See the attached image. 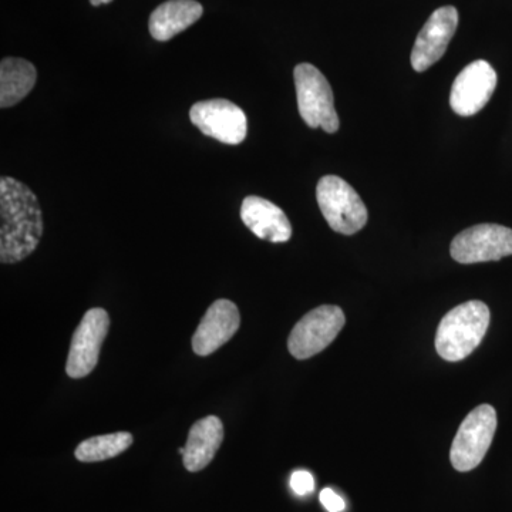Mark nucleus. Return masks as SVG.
Here are the masks:
<instances>
[{
	"mask_svg": "<svg viewBox=\"0 0 512 512\" xmlns=\"http://www.w3.org/2000/svg\"><path fill=\"white\" fill-rule=\"evenodd\" d=\"M36 67L19 57H6L0 63V107L16 106L35 87Z\"/></svg>",
	"mask_w": 512,
	"mask_h": 512,
	"instance_id": "obj_16",
	"label": "nucleus"
},
{
	"mask_svg": "<svg viewBox=\"0 0 512 512\" xmlns=\"http://www.w3.org/2000/svg\"><path fill=\"white\" fill-rule=\"evenodd\" d=\"M241 325L237 305L228 299L212 303L192 336V350L198 356H210L234 338Z\"/></svg>",
	"mask_w": 512,
	"mask_h": 512,
	"instance_id": "obj_12",
	"label": "nucleus"
},
{
	"mask_svg": "<svg viewBox=\"0 0 512 512\" xmlns=\"http://www.w3.org/2000/svg\"><path fill=\"white\" fill-rule=\"evenodd\" d=\"M345 313L339 306L322 305L305 316L292 329L288 349L299 360L309 359L328 348L345 326Z\"/></svg>",
	"mask_w": 512,
	"mask_h": 512,
	"instance_id": "obj_6",
	"label": "nucleus"
},
{
	"mask_svg": "<svg viewBox=\"0 0 512 512\" xmlns=\"http://www.w3.org/2000/svg\"><path fill=\"white\" fill-rule=\"evenodd\" d=\"M458 26V12L453 6L434 10L420 30L412 52V66L416 72H426L446 53Z\"/></svg>",
	"mask_w": 512,
	"mask_h": 512,
	"instance_id": "obj_11",
	"label": "nucleus"
},
{
	"mask_svg": "<svg viewBox=\"0 0 512 512\" xmlns=\"http://www.w3.org/2000/svg\"><path fill=\"white\" fill-rule=\"evenodd\" d=\"M113 2V0H90L93 6L106 5V3Z\"/></svg>",
	"mask_w": 512,
	"mask_h": 512,
	"instance_id": "obj_20",
	"label": "nucleus"
},
{
	"mask_svg": "<svg viewBox=\"0 0 512 512\" xmlns=\"http://www.w3.org/2000/svg\"><path fill=\"white\" fill-rule=\"evenodd\" d=\"M497 424V412L490 404H481L468 413L450 450L451 464L457 471L467 473L480 466L493 443Z\"/></svg>",
	"mask_w": 512,
	"mask_h": 512,
	"instance_id": "obj_5",
	"label": "nucleus"
},
{
	"mask_svg": "<svg viewBox=\"0 0 512 512\" xmlns=\"http://www.w3.org/2000/svg\"><path fill=\"white\" fill-rule=\"evenodd\" d=\"M291 488L296 495L311 494L315 490V478L309 471H295L291 477Z\"/></svg>",
	"mask_w": 512,
	"mask_h": 512,
	"instance_id": "obj_18",
	"label": "nucleus"
},
{
	"mask_svg": "<svg viewBox=\"0 0 512 512\" xmlns=\"http://www.w3.org/2000/svg\"><path fill=\"white\" fill-rule=\"evenodd\" d=\"M241 220L245 227L264 241L281 244L292 237V225L288 217L274 202L249 195L242 201Z\"/></svg>",
	"mask_w": 512,
	"mask_h": 512,
	"instance_id": "obj_13",
	"label": "nucleus"
},
{
	"mask_svg": "<svg viewBox=\"0 0 512 512\" xmlns=\"http://www.w3.org/2000/svg\"><path fill=\"white\" fill-rule=\"evenodd\" d=\"M131 444H133V436L127 431L104 434V436L84 440L76 448L74 456L82 463H99V461L120 456L131 447Z\"/></svg>",
	"mask_w": 512,
	"mask_h": 512,
	"instance_id": "obj_17",
	"label": "nucleus"
},
{
	"mask_svg": "<svg viewBox=\"0 0 512 512\" xmlns=\"http://www.w3.org/2000/svg\"><path fill=\"white\" fill-rule=\"evenodd\" d=\"M319 498L320 503H322L323 507H325L329 512L345 511V500H343L339 494H336L335 491L330 490V488H325V490H322Z\"/></svg>",
	"mask_w": 512,
	"mask_h": 512,
	"instance_id": "obj_19",
	"label": "nucleus"
},
{
	"mask_svg": "<svg viewBox=\"0 0 512 512\" xmlns=\"http://www.w3.org/2000/svg\"><path fill=\"white\" fill-rule=\"evenodd\" d=\"M190 120L205 136L228 146H238L247 138V116L241 107L229 100L198 101L191 107Z\"/></svg>",
	"mask_w": 512,
	"mask_h": 512,
	"instance_id": "obj_8",
	"label": "nucleus"
},
{
	"mask_svg": "<svg viewBox=\"0 0 512 512\" xmlns=\"http://www.w3.org/2000/svg\"><path fill=\"white\" fill-rule=\"evenodd\" d=\"M109 313L101 308L86 312L74 330L72 345L67 356L66 373L72 379H82L93 372L99 363L100 350L109 333Z\"/></svg>",
	"mask_w": 512,
	"mask_h": 512,
	"instance_id": "obj_9",
	"label": "nucleus"
},
{
	"mask_svg": "<svg viewBox=\"0 0 512 512\" xmlns=\"http://www.w3.org/2000/svg\"><path fill=\"white\" fill-rule=\"evenodd\" d=\"M490 326V309L481 301H468L441 319L436 333V350L447 362L466 359L483 342Z\"/></svg>",
	"mask_w": 512,
	"mask_h": 512,
	"instance_id": "obj_2",
	"label": "nucleus"
},
{
	"mask_svg": "<svg viewBox=\"0 0 512 512\" xmlns=\"http://www.w3.org/2000/svg\"><path fill=\"white\" fill-rule=\"evenodd\" d=\"M497 87V73L485 60L468 64L454 80L450 106L458 116L470 117L484 109Z\"/></svg>",
	"mask_w": 512,
	"mask_h": 512,
	"instance_id": "obj_10",
	"label": "nucleus"
},
{
	"mask_svg": "<svg viewBox=\"0 0 512 512\" xmlns=\"http://www.w3.org/2000/svg\"><path fill=\"white\" fill-rule=\"evenodd\" d=\"M204 8L195 0H168L150 16V33L158 42H168L200 20Z\"/></svg>",
	"mask_w": 512,
	"mask_h": 512,
	"instance_id": "obj_15",
	"label": "nucleus"
},
{
	"mask_svg": "<svg viewBox=\"0 0 512 512\" xmlns=\"http://www.w3.org/2000/svg\"><path fill=\"white\" fill-rule=\"evenodd\" d=\"M0 261L18 264L32 255L43 235L39 201L15 178H0Z\"/></svg>",
	"mask_w": 512,
	"mask_h": 512,
	"instance_id": "obj_1",
	"label": "nucleus"
},
{
	"mask_svg": "<svg viewBox=\"0 0 512 512\" xmlns=\"http://www.w3.org/2000/svg\"><path fill=\"white\" fill-rule=\"evenodd\" d=\"M293 79L299 114L303 121L311 128H322L329 134L336 133L340 123L328 79L320 73L318 67L309 63L298 64Z\"/></svg>",
	"mask_w": 512,
	"mask_h": 512,
	"instance_id": "obj_3",
	"label": "nucleus"
},
{
	"mask_svg": "<svg viewBox=\"0 0 512 512\" xmlns=\"http://www.w3.org/2000/svg\"><path fill=\"white\" fill-rule=\"evenodd\" d=\"M320 211L333 231L353 235L365 227L367 208L352 185L336 175L320 178L316 187Z\"/></svg>",
	"mask_w": 512,
	"mask_h": 512,
	"instance_id": "obj_4",
	"label": "nucleus"
},
{
	"mask_svg": "<svg viewBox=\"0 0 512 512\" xmlns=\"http://www.w3.org/2000/svg\"><path fill=\"white\" fill-rule=\"evenodd\" d=\"M224 441V424L215 416L204 417L195 421L188 433L184 467L191 473L204 470L214 460Z\"/></svg>",
	"mask_w": 512,
	"mask_h": 512,
	"instance_id": "obj_14",
	"label": "nucleus"
},
{
	"mask_svg": "<svg viewBox=\"0 0 512 512\" xmlns=\"http://www.w3.org/2000/svg\"><path fill=\"white\" fill-rule=\"evenodd\" d=\"M450 254L464 265L500 261L512 255V229L497 224L464 229L451 242Z\"/></svg>",
	"mask_w": 512,
	"mask_h": 512,
	"instance_id": "obj_7",
	"label": "nucleus"
}]
</instances>
